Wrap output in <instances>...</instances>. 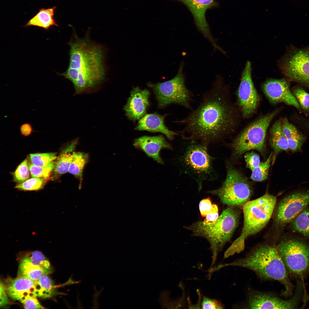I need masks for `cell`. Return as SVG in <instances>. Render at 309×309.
I'll return each instance as SVG.
<instances>
[{"mask_svg":"<svg viewBox=\"0 0 309 309\" xmlns=\"http://www.w3.org/2000/svg\"><path fill=\"white\" fill-rule=\"evenodd\" d=\"M223 81L221 76H217L197 108L176 121L183 126L178 133L184 140L196 141L208 146L233 131L235 112Z\"/></svg>","mask_w":309,"mask_h":309,"instance_id":"6da1fadb","label":"cell"},{"mask_svg":"<svg viewBox=\"0 0 309 309\" xmlns=\"http://www.w3.org/2000/svg\"><path fill=\"white\" fill-rule=\"evenodd\" d=\"M68 44L70 48L68 66L60 75L72 82L75 94L98 90L106 74L102 46L92 41L87 36L80 37L75 32Z\"/></svg>","mask_w":309,"mask_h":309,"instance_id":"7a4b0ae2","label":"cell"},{"mask_svg":"<svg viewBox=\"0 0 309 309\" xmlns=\"http://www.w3.org/2000/svg\"><path fill=\"white\" fill-rule=\"evenodd\" d=\"M237 266L253 271L260 278L280 282L284 286V295L292 294L293 285L288 276L287 269L276 246L269 244L260 245L245 256L230 263L221 264L219 269L227 266Z\"/></svg>","mask_w":309,"mask_h":309,"instance_id":"3957f363","label":"cell"},{"mask_svg":"<svg viewBox=\"0 0 309 309\" xmlns=\"http://www.w3.org/2000/svg\"><path fill=\"white\" fill-rule=\"evenodd\" d=\"M184 140L179 150L177 165L181 174L187 175L195 181L199 192L205 181L217 179L213 166L215 158L209 154L207 146L196 141Z\"/></svg>","mask_w":309,"mask_h":309,"instance_id":"277c9868","label":"cell"},{"mask_svg":"<svg viewBox=\"0 0 309 309\" xmlns=\"http://www.w3.org/2000/svg\"><path fill=\"white\" fill-rule=\"evenodd\" d=\"M240 214L239 211L235 207H229L223 211L213 224L204 225L198 221L185 227L194 235L203 237L209 242L213 255L211 267L215 264L218 253L230 240L237 227Z\"/></svg>","mask_w":309,"mask_h":309,"instance_id":"5b68a950","label":"cell"},{"mask_svg":"<svg viewBox=\"0 0 309 309\" xmlns=\"http://www.w3.org/2000/svg\"><path fill=\"white\" fill-rule=\"evenodd\" d=\"M276 197L267 192L261 197L249 201L243 206L244 222L240 235L231 246L241 251L248 237L262 230L267 224L273 213Z\"/></svg>","mask_w":309,"mask_h":309,"instance_id":"8992f818","label":"cell"},{"mask_svg":"<svg viewBox=\"0 0 309 309\" xmlns=\"http://www.w3.org/2000/svg\"><path fill=\"white\" fill-rule=\"evenodd\" d=\"M183 67V62H182L177 74L170 80L162 83L148 84L154 92L159 107L173 104L191 109L193 96L186 86Z\"/></svg>","mask_w":309,"mask_h":309,"instance_id":"52a82bcc","label":"cell"},{"mask_svg":"<svg viewBox=\"0 0 309 309\" xmlns=\"http://www.w3.org/2000/svg\"><path fill=\"white\" fill-rule=\"evenodd\" d=\"M208 193L217 196L224 204L236 207H243L249 201L252 191L244 177L233 168L229 166L225 179L221 186Z\"/></svg>","mask_w":309,"mask_h":309,"instance_id":"ba28073f","label":"cell"},{"mask_svg":"<svg viewBox=\"0 0 309 309\" xmlns=\"http://www.w3.org/2000/svg\"><path fill=\"white\" fill-rule=\"evenodd\" d=\"M276 246L290 273L302 277L309 272V245L304 241L290 236L282 239Z\"/></svg>","mask_w":309,"mask_h":309,"instance_id":"9c48e42d","label":"cell"},{"mask_svg":"<svg viewBox=\"0 0 309 309\" xmlns=\"http://www.w3.org/2000/svg\"><path fill=\"white\" fill-rule=\"evenodd\" d=\"M278 112V110H274L257 119L244 129L232 144L234 153L240 155L252 149L262 153L267 128Z\"/></svg>","mask_w":309,"mask_h":309,"instance_id":"30bf717a","label":"cell"},{"mask_svg":"<svg viewBox=\"0 0 309 309\" xmlns=\"http://www.w3.org/2000/svg\"><path fill=\"white\" fill-rule=\"evenodd\" d=\"M309 206V189L295 191L286 195L277 205L274 222L277 234L280 235L302 211Z\"/></svg>","mask_w":309,"mask_h":309,"instance_id":"8fae6325","label":"cell"},{"mask_svg":"<svg viewBox=\"0 0 309 309\" xmlns=\"http://www.w3.org/2000/svg\"><path fill=\"white\" fill-rule=\"evenodd\" d=\"M280 66L289 80L309 88V49H299L290 52L282 59Z\"/></svg>","mask_w":309,"mask_h":309,"instance_id":"7c38bea8","label":"cell"},{"mask_svg":"<svg viewBox=\"0 0 309 309\" xmlns=\"http://www.w3.org/2000/svg\"><path fill=\"white\" fill-rule=\"evenodd\" d=\"M251 72V64L247 61L242 74L238 91L239 103L244 117L255 112L259 100L252 80Z\"/></svg>","mask_w":309,"mask_h":309,"instance_id":"4fadbf2b","label":"cell"},{"mask_svg":"<svg viewBox=\"0 0 309 309\" xmlns=\"http://www.w3.org/2000/svg\"><path fill=\"white\" fill-rule=\"evenodd\" d=\"M185 4L192 13L197 28L213 45L215 49L220 47L217 44L211 33L205 17L206 11L216 6L214 0H177Z\"/></svg>","mask_w":309,"mask_h":309,"instance_id":"5bb4252c","label":"cell"},{"mask_svg":"<svg viewBox=\"0 0 309 309\" xmlns=\"http://www.w3.org/2000/svg\"><path fill=\"white\" fill-rule=\"evenodd\" d=\"M263 91L272 103L283 102L299 109L300 106L290 91V85L285 79H271L262 85Z\"/></svg>","mask_w":309,"mask_h":309,"instance_id":"9a60e30c","label":"cell"},{"mask_svg":"<svg viewBox=\"0 0 309 309\" xmlns=\"http://www.w3.org/2000/svg\"><path fill=\"white\" fill-rule=\"evenodd\" d=\"M297 298L293 297L284 300L272 294L259 292H253L249 294L247 307L253 309H293L296 306Z\"/></svg>","mask_w":309,"mask_h":309,"instance_id":"2e32d148","label":"cell"},{"mask_svg":"<svg viewBox=\"0 0 309 309\" xmlns=\"http://www.w3.org/2000/svg\"><path fill=\"white\" fill-rule=\"evenodd\" d=\"M5 287L10 297L22 303L30 298L37 297L35 282L21 275L15 279H7Z\"/></svg>","mask_w":309,"mask_h":309,"instance_id":"e0dca14e","label":"cell"},{"mask_svg":"<svg viewBox=\"0 0 309 309\" xmlns=\"http://www.w3.org/2000/svg\"><path fill=\"white\" fill-rule=\"evenodd\" d=\"M150 94L147 89L142 90L138 87L133 88L124 108L126 115L129 119L135 121L145 115L149 105Z\"/></svg>","mask_w":309,"mask_h":309,"instance_id":"ac0fdd59","label":"cell"},{"mask_svg":"<svg viewBox=\"0 0 309 309\" xmlns=\"http://www.w3.org/2000/svg\"><path fill=\"white\" fill-rule=\"evenodd\" d=\"M134 145L143 151L148 157L157 162L163 164L160 152L162 149L172 150L171 145L162 135L155 136H143L136 139Z\"/></svg>","mask_w":309,"mask_h":309,"instance_id":"d6986e66","label":"cell"},{"mask_svg":"<svg viewBox=\"0 0 309 309\" xmlns=\"http://www.w3.org/2000/svg\"><path fill=\"white\" fill-rule=\"evenodd\" d=\"M164 117L156 113L146 114L140 119L135 129L160 132L164 134L169 139L172 140L178 133L169 130L165 125Z\"/></svg>","mask_w":309,"mask_h":309,"instance_id":"ffe728a7","label":"cell"},{"mask_svg":"<svg viewBox=\"0 0 309 309\" xmlns=\"http://www.w3.org/2000/svg\"><path fill=\"white\" fill-rule=\"evenodd\" d=\"M78 140V138L73 140L66 146L55 161L53 169V178L59 177L68 172L70 165L73 158L74 150Z\"/></svg>","mask_w":309,"mask_h":309,"instance_id":"44dd1931","label":"cell"},{"mask_svg":"<svg viewBox=\"0 0 309 309\" xmlns=\"http://www.w3.org/2000/svg\"><path fill=\"white\" fill-rule=\"evenodd\" d=\"M281 127L282 132L287 140L289 149L293 152L301 150L306 140L304 136L286 118L281 120Z\"/></svg>","mask_w":309,"mask_h":309,"instance_id":"7402d4cb","label":"cell"},{"mask_svg":"<svg viewBox=\"0 0 309 309\" xmlns=\"http://www.w3.org/2000/svg\"><path fill=\"white\" fill-rule=\"evenodd\" d=\"M270 142L274 152V156L289 149L287 140L282 129L281 120H277L270 130Z\"/></svg>","mask_w":309,"mask_h":309,"instance_id":"603a6c76","label":"cell"},{"mask_svg":"<svg viewBox=\"0 0 309 309\" xmlns=\"http://www.w3.org/2000/svg\"><path fill=\"white\" fill-rule=\"evenodd\" d=\"M56 7L54 6L47 9L41 8L25 25V27L37 26L47 30L52 26H58L54 18V12Z\"/></svg>","mask_w":309,"mask_h":309,"instance_id":"cb8c5ba5","label":"cell"},{"mask_svg":"<svg viewBox=\"0 0 309 309\" xmlns=\"http://www.w3.org/2000/svg\"><path fill=\"white\" fill-rule=\"evenodd\" d=\"M88 154L82 152H75L73 159L69 167L68 172L73 175L79 181L78 188L81 189L83 181V173L85 166L89 160Z\"/></svg>","mask_w":309,"mask_h":309,"instance_id":"d4e9b609","label":"cell"},{"mask_svg":"<svg viewBox=\"0 0 309 309\" xmlns=\"http://www.w3.org/2000/svg\"><path fill=\"white\" fill-rule=\"evenodd\" d=\"M291 230L309 239V207L299 214L289 224Z\"/></svg>","mask_w":309,"mask_h":309,"instance_id":"484cf974","label":"cell"},{"mask_svg":"<svg viewBox=\"0 0 309 309\" xmlns=\"http://www.w3.org/2000/svg\"><path fill=\"white\" fill-rule=\"evenodd\" d=\"M19 266L37 268L51 269L48 260L38 251L29 252L21 259Z\"/></svg>","mask_w":309,"mask_h":309,"instance_id":"4316f807","label":"cell"},{"mask_svg":"<svg viewBox=\"0 0 309 309\" xmlns=\"http://www.w3.org/2000/svg\"><path fill=\"white\" fill-rule=\"evenodd\" d=\"M35 283L37 296L45 298L52 296L55 292V286L50 278L47 275L41 276Z\"/></svg>","mask_w":309,"mask_h":309,"instance_id":"83f0119b","label":"cell"},{"mask_svg":"<svg viewBox=\"0 0 309 309\" xmlns=\"http://www.w3.org/2000/svg\"><path fill=\"white\" fill-rule=\"evenodd\" d=\"M272 156L273 152H271L266 161L260 163L258 167L252 171L250 177L251 179L254 181H261L267 178Z\"/></svg>","mask_w":309,"mask_h":309,"instance_id":"f1b7e54d","label":"cell"},{"mask_svg":"<svg viewBox=\"0 0 309 309\" xmlns=\"http://www.w3.org/2000/svg\"><path fill=\"white\" fill-rule=\"evenodd\" d=\"M46 179L42 178L33 177L17 184L15 188L24 191H37L42 189Z\"/></svg>","mask_w":309,"mask_h":309,"instance_id":"f546056e","label":"cell"},{"mask_svg":"<svg viewBox=\"0 0 309 309\" xmlns=\"http://www.w3.org/2000/svg\"><path fill=\"white\" fill-rule=\"evenodd\" d=\"M55 164L54 161L42 166H36L32 164H29L30 173L33 177L42 178L46 179H48L53 170Z\"/></svg>","mask_w":309,"mask_h":309,"instance_id":"4dcf8cb0","label":"cell"},{"mask_svg":"<svg viewBox=\"0 0 309 309\" xmlns=\"http://www.w3.org/2000/svg\"><path fill=\"white\" fill-rule=\"evenodd\" d=\"M29 156L32 164L39 166L46 165L58 157L55 152L31 154Z\"/></svg>","mask_w":309,"mask_h":309,"instance_id":"1f68e13d","label":"cell"},{"mask_svg":"<svg viewBox=\"0 0 309 309\" xmlns=\"http://www.w3.org/2000/svg\"><path fill=\"white\" fill-rule=\"evenodd\" d=\"M30 171L27 159L18 166L13 173V180L18 184L21 183L28 179Z\"/></svg>","mask_w":309,"mask_h":309,"instance_id":"d6a6232c","label":"cell"},{"mask_svg":"<svg viewBox=\"0 0 309 309\" xmlns=\"http://www.w3.org/2000/svg\"><path fill=\"white\" fill-rule=\"evenodd\" d=\"M20 275L25 276L34 282L37 280L42 276L50 274L51 269H35L19 266Z\"/></svg>","mask_w":309,"mask_h":309,"instance_id":"836d02e7","label":"cell"},{"mask_svg":"<svg viewBox=\"0 0 309 309\" xmlns=\"http://www.w3.org/2000/svg\"><path fill=\"white\" fill-rule=\"evenodd\" d=\"M299 105L304 110H309V94L303 89L297 88L292 93Z\"/></svg>","mask_w":309,"mask_h":309,"instance_id":"e575fe53","label":"cell"},{"mask_svg":"<svg viewBox=\"0 0 309 309\" xmlns=\"http://www.w3.org/2000/svg\"><path fill=\"white\" fill-rule=\"evenodd\" d=\"M246 167L252 171L260 164L259 155L253 151L246 153L244 155Z\"/></svg>","mask_w":309,"mask_h":309,"instance_id":"d590c367","label":"cell"},{"mask_svg":"<svg viewBox=\"0 0 309 309\" xmlns=\"http://www.w3.org/2000/svg\"><path fill=\"white\" fill-rule=\"evenodd\" d=\"M201 306L202 309H217L224 308L223 305L219 301L205 296L203 297Z\"/></svg>","mask_w":309,"mask_h":309,"instance_id":"8d00e7d4","label":"cell"},{"mask_svg":"<svg viewBox=\"0 0 309 309\" xmlns=\"http://www.w3.org/2000/svg\"><path fill=\"white\" fill-rule=\"evenodd\" d=\"M219 217L218 206L215 204L212 205L211 210L206 216L202 223L204 225H210L214 223Z\"/></svg>","mask_w":309,"mask_h":309,"instance_id":"74e56055","label":"cell"},{"mask_svg":"<svg viewBox=\"0 0 309 309\" xmlns=\"http://www.w3.org/2000/svg\"><path fill=\"white\" fill-rule=\"evenodd\" d=\"M212 205L210 198L208 197L200 202L199 207L201 216L206 217L211 210Z\"/></svg>","mask_w":309,"mask_h":309,"instance_id":"f35d334b","label":"cell"},{"mask_svg":"<svg viewBox=\"0 0 309 309\" xmlns=\"http://www.w3.org/2000/svg\"><path fill=\"white\" fill-rule=\"evenodd\" d=\"M25 309H43L44 308L41 305L36 297L30 298L22 302Z\"/></svg>","mask_w":309,"mask_h":309,"instance_id":"ab89813d","label":"cell"},{"mask_svg":"<svg viewBox=\"0 0 309 309\" xmlns=\"http://www.w3.org/2000/svg\"><path fill=\"white\" fill-rule=\"evenodd\" d=\"M5 285L3 283L0 281V306H4L7 305L9 302V300L7 294Z\"/></svg>","mask_w":309,"mask_h":309,"instance_id":"60d3db41","label":"cell"},{"mask_svg":"<svg viewBox=\"0 0 309 309\" xmlns=\"http://www.w3.org/2000/svg\"><path fill=\"white\" fill-rule=\"evenodd\" d=\"M20 130L21 134L26 136L30 135L33 131L32 125L29 123L22 124L20 127Z\"/></svg>","mask_w":309,"mask_h":309,"instance_id":"b9f144b4","label":"cell"}]
</instances>
